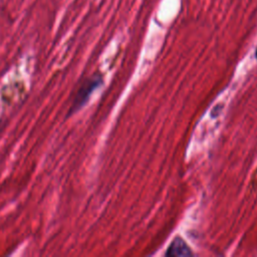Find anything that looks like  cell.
I'll return each instance as SVG.
<instances>
[{"label":"cell","mask_w":257,"mask_h":257,"mask_svg":"<svg viewBox=\"0 0 257 257\" xmlns=\"http://www.w3.org/2000/svg\"><path fill=\"white\" fill-rule=\"evenodd\" d=\"M255 55H256V58H257V49H256V52H255Z\"/></svg>","instance_id":"obj_3"},{"label":"cell","mask_w":257,"mask_h":257,"mask_svg":"<svg viewBox=\"0 0 257 257\" xmlns=\"http://www.w3.org/2000/svg\"><path fill=\"white\" fill-rule=\"evenodd\" d=\"M192 255L193 253L189 248V246L186 244V242L183 239L179 237L175 238V240L171 243V245L169 246L166 252V256H192Z\"/></svg>","instance_id":"obj_2"},{"label":"cell","mask_w":257,"mask_h":257,"mask_svg":"<svg viewBox=\"0 0 257 257\" xmlns=\"http://www.w3.org/2000/svg\"><path fill=\"white\" fill-rule=\"evenodd\" d=\"M101 83V76L99 74H94L90 78L86 79L82 85L79 87L78 91L76 92L74 99L72 101L71 107L69 109V114L77 111L79 108H81L87 99L89 98V95L91 92Z\"/></svg>","instance_id":"obj_1"}]
</instances>
